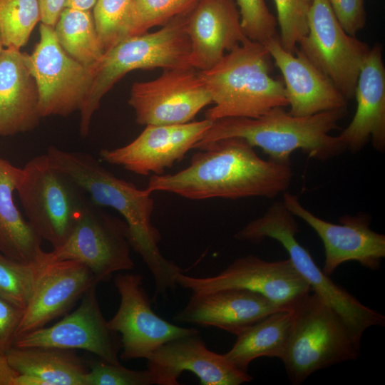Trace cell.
Wrapping results in <instances>:
<instances>
[{"label": "cell", "mask_w": 385, "mask_h": 385, "mask_svg": "<svg viewBox=\"0 0 385 385\" xmlns=\"http://www.w3.org/2000/svg\"><path fill=\"white\" fill-rule=\"evenodd\" d=\"M198 149L186 168L151 176L145 189L190 200L274 198L286 192L292 183L290 164L261 158L242 138H224Z\"/></svg>", "instance_id": "1"}, {"label": "cell", "mask_w": 385, "mask_h": 385, "mask_svg": "<svg viewBox=\"0 0 385 385\" xmlns=\"http://www.w3.org/2000/svg\"><path fill=\"white\" fill-rule=\"evenodd\" d=\"M46 154L51 164L71 178L93 204L111 207L124 218L130 247L141 256L153 277L155 295L174 289L176 275L183 270L160 252L161 236L151 222L155 205L152 192L118 178L89 153L51 146Z\"/></svg>", "instance_id": "2"}, {"label": "cell", "mask_w": 385, "mask_h": 385, "mask_svg": "<svg viewBox=\"0 0 385 385\" xmlns=\"http://www.w3.org/2000/svg\"><path fill=\"white\" fill-rule=\"evenodd\" d=\"M347 113L346 107L295 116L278 107L257 118H220L212 123L194 148L224 138H238L253 148H260L277 163L290 164V156L297 150L309 158L324 161L346 150L338 137L330 132L339 128Z\"/></svg>", "instance_id": "3"}, {"label": "cell", "mask_w": 385, "mask_h": 385, "mask_svg": "<svg viewBox=\"0 0 385 385\" xmlns=\"http://www.w3.org/2000/svg\"><path fill=\"white\" fill-rule=\"evenodd\" d=\"M272 60L263 43L248 38L212 68L199 71L214 104L205 118H257L287 106L284 83L270 75Z\"/></svg>", "instance_id": "4"}, {"label": "cell", "mask_w": 385, "mask_h": 385, "mask_svg": "<svg viewBox=\"0 0 385 385\" xmlns=\"http://www.w3.org/2000/svg\"><path fill=\"white\" fill-rule=\"evenodd\" d=\"M189 13L176 16L153 33L127 36L90 67L91 81L81 108L79 130L86 136L94 113L103 97L126 73L137 69L191 67V46L187 33Z\"/></svg>", "instance_id": "5"}, {"label": "cell", "mask_w": 385, "mask_h": 385, "mask_svg": "<svg viewBox=\"0 0 385 385\" xmlns=\"http://www.w3.org/2000/svg\"><path fill=\"white\" fill-rule=\"evenodd\" d=\"M299 231L294 215L282 201L274 202L262 216L248 222L235 234L237 240L258 243L269 237L279 242L289 254L294 268L314 290L342 318L354 339L360 344L364 332L373 326H384L385 317L361 304L324 273L309 251L297 241Z\"/></svg>", "instance_id": "6"}, {"label": "cell", "mask_w": 385, "mask_h": 385, "mask_svg": "<svg viewBox=\"0 0 385 385\" xmlns=\"http://www.w3.org/2000/svg\"><path fill=\"white\" fill-rule=\"evenodd\" d=\"M292 309L293 327L282 359L292 384L299 385L319 369L359 357L360 344L316 293H307Z\"/></svg>", "instance_id": "7"}, {"label": "cell", "mask_w": 385, "mask_h": 385, "mask_svg": "<svg viewBox=\"0 0 385 385\" xmlns=\"http://www.w3.org/2000/svg\"><path fill=\"white\" fill-rule=\"evenodd\" d=\"M21 169L16 191L27 220L42 240L58 248L90 201L71 178L51 164L46 154L31 158Z\"/></svg>", "instance_id": "8"}, {"label": "cell", "mask_w": 385, "mask_h": 385, "mask_svg": "<svg viewBox=\"0 0 385 385\" xmlns=\"http://www.w3.org/2000/svg\"><path fill=\"white\" fill-rule=\"evenodd\" d=\"M307 24V33L299 41L297 50L347 100L353 98L360 70L371 48L344 31L328 0L312 1Z\"/></svg>", "instance_id": "9"}, {"label": "cell", "mask_w": 385, "mask_h": 385, "mask_svg": "<svg viewBox=\"0 0 385 385\" xmlns=\"http://www.w3.org/2000/svg\"><path fill=\"white\" fill-rule=\"evenodd\" d=\"M130 247L126 222L90 200L66 241L49 255L55 260L82 262L99 283L116 272L133 269Z\"/></svg>", "instance_id": "10"}, {"label": "cell", "mask_w": 385, "mask_h": 385, "mask_svg": "<svg viewBox=\"0 0 385 385\" xmlns=\"http://www.w3.org/2000/svg\"><path fill=\"white\" fill-rule=\"evenodd\" d=\"M39 33L29 63L38 88L41 116H68L83 106L91 81L90 67L67 54L54 27L41 23Z\"/></svg>", "instance_id": "11"}, {"label": "cell", "mask_w": 385, "mask_h": 385, "mask_svg": "<svg viewBox=\"0 0 385 385\" xmlns=\"http://www.w3.org/2000/svg\"><path fill=\"white\" fill-rule=\"evenodd\" d=\"M175 280L177 284L192 293L229 288L248 289L285 309H292L311 291L289 258L269 262L252 255L236 259L214 276L195 277L180 272Z\"/></svg>", "instance_id": "12"}, {"label": "cell", "mask_w": 385, "mask_h": 385, "mask_svg": "<svg viewBox=\"0 0 385 385\" xmlns=\"http://www.w3.org/2000/svg\"><path fill=\"white\" fill-rule=\"evenodd\" d=\"M138 273H119L114 284L120 297L119 307L107 321L108 328L120 334V358L147 359L158 348L174 339L199 332L196 328L176 326L159 317Z\"/></svg>", "instance_id": "13"}, {"label": "cell", "mask_w": 385, "mask_h": 385, "mask_svg": "<svg viewBox=\"0 0 385 385\" xmlns=\"http://www.w3.org/2000/svg\"><path fill=\"white\" fill-rule=\"evenodd\" d=\"M129 105L139 125H175L191 122L210 94L199 71L192 67L165 69L156 79L135 82Z\"/></svg>", "instance_id": "14"}, {"label": "cell", "mask_w": 385, "mask_h": 385, "mask_svg": "<svg viewBox=\"0 0 385 385\" xmlns=\"http://www.w3.org/2000/svg\"><path fill=\"white\" fill-rule=\"evenodd\" d=\"M285 207L303 220L320 237L324 248L322 271L330 276L342 264L356 261L371 270H377L385 257V236L370 227V217L365 215L341 216L339 224L322 220L303 207L298 197L283 193Z\"/></svg>", "instance_id": "15"}, {"label": "cell", "mask_w": 385, "mask_h": 385, "mask_svg": "<svg viewBox=\"0 0 385 385\" xmlns=\"http://www.w3.org/2000/svg\"><path fill=\"white\" fill-rule=\"evenodd\" d=\"M91 286L83 295L78 307L51 327L16 337L13 346H50L64 349H83L107 362L118 364L120 339L111 330L101 312Z\"/></svg>", "instance_id": "16"}, {"label": "cell", "mask_w": 385, "mask_h": 385, "mask_svg": "<svg viewBox=\"0 0 385 385\" xmlns=\"http://www.w3.org/2000/svg\"><path fill=\"white\" fill-rule=\"evenodd\" d=\"M212 123L205 118L183 124L148 125L128 145L103 149L100 156L106 163L122 166L138 175H162L194 148Z\"/></svg>", "instance_id": "17"}, {"label": "cell", "mask_w": 385, "mask_h": 385, "mask_svg": "<svg viewBox=\"0 0 385 385\" xmlns=\"http://www.w3.org/2000/svg\"><path fill=\"white\" fill-rule=\"evenodd\" d=\"M98 282L91 270L74 260H55L49 252L38 265L34 289L16 336L45 327L69 310Z\"/></svg>", "instance_id": "18"}, {"label": "cell", "mask_w": 385, "mask_h": 385, "mask_svg": "<svg viewBox=\"0 0 385 385\" xmlns=\"http://www.w3.org/2000/svg\"><path fill=\"white\" fill-rule=\"evenodd\" d=\"M147 360V369L157 385L179 384L183 371L195 374L202 385H240L252 379L222 354L207 349L199 332L165 343Z\"/></svg>", "instance_id": "19"}, {"label": "cell", "mask_w": 385, "mask_h": 385, "mask_svg": "<svg viewBox=\"0 0 385 385\" xmlns=\"http://www.w3.org/2000/svg\"><path fill=\"white\" fill-rule=\"evenodd\" d=\"M263 44L283 76L291 115L307 116L347 107L348 100L299 50L295 53L287 51L277 36Z\"/></svg>", "instance_id": "20"}, {"label": "cell", "mask_w": 385, "mask_h": 385, "mask_svg": "<svg viewBox=\"0 0 385 385\" xmlns=\"http://www.w3.org/2000/svg\"><path fill=\"white\" fill-rule=\"evenodd\" d=\"M282 308L262 294L245 289L229 288L192 293L174 317L177 322L215 327L235 335Z\"/></svg>", "instance_id": "21"}, {"label": "cell", "mask_w": 385, "mask_h": 385, "mask_svg": "<svg viewBox=\"0 0 385 385\" xmlns=\"http://www.w3.org/2000/svg\"><path fill=\"white\" fill-rule=\"evenodd\" d=\"M187 33L190 66L198 71L212 68L225 51L248 39L235 0H200L188 15Z\"/></svg>", "instance_id": "22"}, {"label": "cell", "mask_w": 385, "mask_h": 385, "mask_svg": "<svg viewBox=\"0 0 385 385\" xmlns=\"http://www.w3.org/2000/svg\"><path fill=\"white\" fill-rule=\"evenodd\" d=\"M355 114L337 135L346 150L357 152L371 140L374 148L385 149V67L382 47L370 48L360 70L354 92Z\"/></svg>", "instance_id": "23"}, {"label": "cell", "mask_w": 385, "mask_h": 385, "mask_svg": "<svg viewBox=\"0 0 385 385\" xmlns=\"http://www.w3.org/2000/svg\"><path fill=\"white\" fill-rule=\"evenodd\" d=\"M38 102L29 54L4 48L0 53V135L34 129L42 118Z\"/></svg>", "instance_id": "24"}, {"label": "cell", "mask_w": 385, "mask_h": 385, "mask_svg": "<svg viewBox=\"0 0 385 385\" xmlns=\"http://www.w3.org/2000/svg\"><path fill=\"white\" fill-rule=\"evenodd\" d=\"M5 355L18 373L14 385H86L88 365L73 350L12 346Z\"/></svg>", "instance_id": "25"}, {"label": "cell", "mask_w": 385, "mask_h": 385, "mask_svg": "<svg viewBox=\"0 0 385 385\" xmlns=\"http://www.w3.org/2000/svg\"><path fill=\"white\" fill-rule=\"evenodd\" d=\"M21 173L0 157V252L17 262L36 264L46 253L41 247L42 239L14 202Z\"/></svg>", "instance_id": "26"}, {"label": "cell", "mask_w": 385, "mask_h": 385, "mask_svg": "<svg viewBox=\"0 0 385 385\" xmlns=\"http://www.w3.org/2000/svg\"><path fill=\"white\" fill-rule=\"evenodd\" d=\"M294 323L292 309H281L252 324L237 336L224 357L247 372L250 364L261 356L283 359Z\"/></svg>", "instance_id": "27"}, {"label": "cell", "mask_w": 385, "mask_h": 385, "mask_svg": "<svg viewBox=\"0 0 385 385\" xmlns=\"http://www.w3.org/2000/svg\"><path fill=\"white\" fill-rule=\"evenodd\" d=\"M54 31L67 54L86 67L96 64L104 53L91 10L65 7Z\"/></svg>", "instance_id": "28"}, {"label": "cell", "mask_w": 385, "mask_h": 385, "mask_svg": "<svg viewBox=\"0 0 385 385\" xmlns=\"http://www.w3.org/2000/svg\"><path fill=\"white\" fill-rule=\"evenodd\" d=\"M39 21L38 0H0V34L4 47L21 49Z\"/></svg>", "instance_id": "29"}, {"label": "cell", "mask_w": 385, "mask_h": 385, "mask_svg": "<svg viewBox=\"0 0 385 385\" xmlns=\"http://www.w3.org/2000/svg\"><path fill=\"white\" fill-rule=\"evenodd\" d=\"M200 0H133L127 36L147 33L178 16L190 12Z\"/></svg>", "instance_id": "30"}, {"label": "cell", "mask_w": 385, "mask_h": 385, "mask_svg": "<svg viewBox=\"0 0 385 385\" xmlns=\"http://www.w3.org/2000/svg\"><path fill=\"white\" fill-rule=\"evenodd\" d=\"M38 263L17 262L0 252V298L24 310L34 292Z\"/></svg>", "instance_id": "31"}, {"label": "cell", "mask_w": 385, "mask_h": 385, "mask_svg": "<svg viewBox=\"0 0 385 385\" xmlns=\"http://www.w3.org/2000/svg\"><path fill=\"white\" fill-rule=\"evenodd\" d=\"M133 0H97L93 20L104 52L127 37Z\"/></svg>", "instance_id": "32"}, {"label": "cell", "mask_w": 385, "mask_h": 385, "mask_svg": "<svg viewBox=\"0 0 385 385\" xmlns=\"http://www.w3.org/2000/svg\"><path fill=\"white\" fill-rule=\"evenodd\" d=\"M313 0H274L279 42L288 52L295 53L297 45L308 31V14Z\"/></svg>", "instance_id": "33"}, {"label": "cell", "mask_w": 385, "mask_h": 385, "mask_svg": "<svg viewBox=\"0 0 385 385\" xmlns=\"http://www.w3.org/2000/svg\"><path fill=\"white\" fill-rule=\"evenodd\" d=\"M243 32L250 40L261 43L277 36V21L265 0H235Z\"/></svg>", "instance_id": "34"}, {"label": "cell", "mask_w": 385, "mask_h": 385, "mask_svg": "<svg viewBox=\"0 0 385 385\" xmlns=\"http://www.w3.org/2000/svg\"><path fill=\"white\" fill-rule=\"evenodd\" d=\"M88 371L86 385H150L153 384L150 371L133 370L120 364H115L100 359L87 363Z\"/></svg>", "instance_id": "35"}, {"label": "cell", "mask_w": 385, "mask_h": 385, "mask_svg": "<svg viewBox=\"0 0 385 385\" xmlns=\"http://www.w3.org/2000/svg\"><path fill=\"white\" fill-rule=\"evenodd\" d=\"M337 19L344 31L351 35L366 24L364 0H328Z\"/></svg>", "instance_id": "36"}, {"label": "cell", "mask_w": 385, "mask_h": 385, "mask_svg": "<svg viewBox=\"0 0 385 385\" xmlns=\"http://www.w3.org/2000/svg\"><path fill=\"white\" fill-rule=\"evenodd\" d=\"M24 310L0 298V353L13 346Z\"/></svg>", "instance_id": "37"}, {"label": "cell", "mask_w": 385, "mask_h": 385, "mask_svg": "<svg viewBox=\"0 0 385 385\" xmlns=\"http://www.w3.org/2000/svg\"><path fill=\"white\" fill-rule=\"evenodd\" d=\"M41 23L55 26L66 0H38Z\"/></svg>", "instance_id": "38"}, {"label": "cell", "mask_w": 385, "mask_h": 385, "mask_svg": "<svg viewBox=\"0 0 385 385\" xmlns=\"http://www.w3.org/2000/svg\"><path fill=\"white\" fill-rule=\"evenodd\" d=\"M18 373L9 365L6 355L0 353V385H14Z\"/></svg>", "instance_id": "39"}, {"label": "cell", "mask_w": 385, "mask_h": 385, "mask_svg": "<svg viewBox=\"0 0 385 385\" xmlns=\"http://www.w3.org/2000/svg\"><path fill=\"white\" fill-rule=\"evenodd\" d=\"M97 0H66L65 7L91 10ZM64 7V8H65Z\"/></svg>", "instance_id": "40"}, {"label": "cell", "mask_w": 385, "mask_h": 385, "mask_svg": "<svg viewBox=\"0 0 385 385\" xmlns=\"http://www.w3.org/2000/svg\"><path fill=\"white\" fill-rule=\"evenodd\" d=\"M4 48V45H3V42H2V39H1V34H0V53L2 51V50Z\"/></svg>", "instance_id": "41"}]
</instances>
